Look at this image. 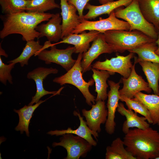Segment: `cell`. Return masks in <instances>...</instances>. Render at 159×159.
Returning <instances> with one entry per match:
<instances>
[{
    "label": "cell",
    "instance_id": "cell-1",
    "mask_svg": "<svg viewBox=\"0 0 159 159\" xmlns=\"http://www.w3.org/2000/svg\"><path fill=\"white\" fill-rule=\"evenodd\" d=\"M53 14L23 11L1 16L3 27L0 37L3 39L12 34H19L24 41L39 38L40 33L36 29L41 22L48 21Z\"/></svg>",
    "mask_w": 159,
    "mask_h": 159
},
{
    "label": "cell",
    "instance_id": "cell-2",
    "mask_svg": "<svg viewBox=\"0 0 159 159\" xmlns=\"http://www.w3.org/2000/svg\"><path fill=\"white\" fill-rule=\"evenodd\" d=\"M123 141L126 149L136 159L159 157V132L150 127L130 129Z\"/></svg>",
    "mask_w": 159,
    "mask_h": 159
},
{
    "label": "cell",
    "instance_id": "cell-3",
    "mask_svg": "<svg viewBox=\"0 0 159 159\" xmlns=\"http://www.w3.org/2000/svg\"><path fill=\"white\" fill-rule=\"evenodd\" d=\"M103 34L113 52L129 51L145 43L156 41L137 30H110Z\"/></svg>",
    "mask_w": 159,
    "mask_h": 159
},
{
    "label": "cell",
    "instance_id": "cell-4",
    "mask_svg": "<svg viewBox=\"0 0 159 159\" xmlns=\"http://www.w3.org/2000/svg\"><path fill=\"white\" fill-rule=\"evenodd\" d=\"M122 7L115 10V14L117 18L124 20L129 24V31L137 30L152 39L157 40L158 32L154 26L148 22L143 15L137 0H133L125 8Z\"/></svg>",
    "mask_w": 159,
    "mask_h": 159
},
{
    "label": "cell",
    "instance_id": "cell-5",
    "mask_svg": "<svg viewBox=\"0 0 159 159\" xmlns=\"http://www.w3.org/2000/svg\"><path fill=\"white\" fill-rule=\"evenodd\" d=\"M82 53H79L76 61L73 67L64 74L55 78L53 82L62 85L68 84L76 87L81 92L86 100V102L90 106L95 104V96L90 92L89 87L93 85L95 82L91 79L88 82L82 77V68L81 65Z\"/></svg>",
    "mask_w": 159,
    "mask_h": 159
},
{
    "label": "cell",
    "instance_id": "cell-6",
    "mask_svg": "<svg viewBox=\"0 0 159 159\" xmlns=\"http://www.w3.org/2000/svg\"><path fill=\"white\" fill-rule=\"evenodd\" d=\"M130 26L126 21L120 20L116 17L114 10L106 19L100 17L96 21L80 19V23L71 33L79 34L85 31H96L104 33L110 30H129Z\"/></svg>",
    "mask_w": 159,
    "mask_h": 159
},
{
    "label": "cell",
    "instance_id": "cell-7",
    "mask_svg": "<svg viewBox=\"0 0 159 159\" xmlns=\"http://www.w3.org/2000/svg\"><path fill=\"white\" fill-rule=\"evenodd\" d=\"M59 140V142H54L52 146L54 147L60 146L64 148L67 152L65 159H79L80 157H85L92 146L84 138L71 133L62 135Z\"/></svg>",
    "mask_w": 159,
    "mask_h": 159
},
{
    "label": "cell",
    "instance_id": "cell-8",
    "mask_svg": "<svg viewBox=\"0 0 159 159\" xmlns=\"http://www.w3.org/2000/svg\"><path fill=\"white\" fill-rule=\"evenodd\" d=\"M52 44L49 50H43L37 53L38 59L44 61L46 64L54 63L61 65L66 71L69 70L75 63L76 60L72 57L75 53L74 47L69 46L65 49H59Z\"/></svg>",
    "mask_w": 159,
    "mask_h": 159
},
{
    "label": "cell",
    "instance_id": "cell-9",
    "mask_svg": "<svg viewBox=\"0 0 159 159\" xmlns=\"http://www.w3.org/2000/svg\"><path fill=\"white\" fill-rule=\"evenodd\" d=\"M134 53L130 52L126 56L117 55L110 59H106L104 61H98L92 65L96 69L107 70L114 73H117L123 77L127 78L130 76L133 64L131 59L134 57Z\"/></svg>",
    "mask_w": 159,
    "mask_h": 159
},
{
    "label": "cell",
    "instance_id": "cell-10",
    "mask_svg": "<svg viewBox=\"0 0 159 159\" xmlns=\"http://www.w3.org/2000/svg\"><path fill=\"white\" fill-rule=\"evenodd\" d=\"M135 65L134 63L129 77L127 78L122 77L120 80L123 84L122 88L119 90L120 96L132 99L138 92L144 91L150 93L152 92L148 83L136 72Z\"/></svg>",
    "mask_w": 159,
    "mask_h": 159
},
{
    "label": "cell",
    "instance_id": "cell-11",
    "mask_svg": "<svg viewBox=\"0 0 159 159\" xmlns=\"http://www.w3.org/2000/svg\"><path fill=\"white\" fill-rule=\"evenodd\" d=\"M113 52L110 44L106 41L103 33H100L93 41L91 47L82 53L81 65L83 74L91 69L92 62L100 54Z\"/></svg>",
    "mask_w": 159,
    "mask_h": 159
},
{
    "label": "cell",
    "instance_id": "cell-12",
    "mask_svg": "<svg viewBox=\"0 0 159 159\" xmlns=\"http://www.w3.org/2000/svg\"><path fill=\"white\" fill-rule=\"evenodd\" d=\"M58 72L57 69L52 67H39L27 73V78L33 80L35 82L36 87V94L32 97V100L28 105H32L34 103H38L40 99L45 95L50 94H59L62 89L57 91H49L45 90L43 85L44 80L49 75L57 74Z\"/></svg>",
    "mask_w": 159,
    "mask_h": 159
},
{
    "label": "cell",
    "instance_id": "cell-13",
    "mask_svg": "<svg viewBox=\"0 0 159 159\" xmlns=\"http://www.w3.org/2000/svg\"><path fill=\"white\" fill-rule=\"evenodd\" d=\"M92 105L89 110H82V115L86 119L89 127L93 131L99 133L101 131V125L106 123L108 116V111L104 101L98 100Z\"/></svg>",
    "mask_w": 159,
    "mask_h": 159
},
{
    "label": "cell",
    "instance_id": "cell-14",
    "mask_svg": "<svg viewBox=\"0 0 159 159\" xmlns=\"http://www.w3.org/2000/svg\"><path fill=\"white\" fill-rule=\"evenodd\" d=\"M108 82L110 90L107 93V107L108 116L105 127L106 132L109 135H112L114 132L116 125L115 121V113L119 104L120 96L119 89L121 82L120 80L115 83L112 81L108 80Z\"/></svg>",
    "mask_w": 159,
    "mask_h": 159
},
{
    "label": "cell",
    "instance_id": "cell-15",
    "mask_svg": "<svg viewBox=\"0 0 159 159\" xmlns=\"http://www.w3.org/2000/svg\"><path fill=\"white\" fill-rule=\"evenodd\" d=\"M96 31H85L79 34L71 33L63 37L60 41L54 43V45L65 43L74 45L75 53H83L87 51L90 48V43L93 42L100 33Z\"/></svg>",
    "mask_w": 159,
    "mask_h": 159
},
{
    "label": "cell",
    "instance_id": "cell-16",
    "mask_svg": "<svg viewBox=\"0 0 159 159\" xmlns=\"http://www.w3.org/2000/svg\"><path fill=\"white\" fill-rule=\"evenodd\" d=\"M61 15L62 18V39L72 33L74 28L80 23V18L77 14V11L73 5L67 0H60Z\"/></svg>",
    "mask_w": 159,
    "mask_h": 159
},
{
    "label": "cell",
    "instance_id": "cell-17",
    "mask_svg": "<svg viewBox=\"0 0 159 159\" xmlns=\"http://www.w3.org/2000/svg\"><path fill=\"white\" fill-rule=\"evenodd\" d=\"M62 21V17L59 13L53 14L47 23L41 24L36 28V30L40 33L39 38L46 37L51 42H58L61 39Z\"/></svg>",
    "mask_w": 159,
    "mask_h": 159
},
{
    "label": "cell",
    "instance_id": "cell-18",
    "mask_svg": "<svg viewBox=\"0 0 159 159\" xmlns=\"http://www.w3.org/2000/svg\"><path fill=\"white\" fill-rule=\"evenodd\" d=\"M73 114L75 115H77L80 120V125L77 128L73 130L69 127L66 130H51L48 132L47 133L52 135H55L56 136L62 135L67 133L75 134L86 140L92 146H96L97 145V142L93 139L92 135L97 140V138L98 137V133L93 131L89 127L86 122L83 120V117L81 116L79 111L77 112L74 111Z\"/></svg>",
    "mask_w": 159,
    "mask_h": 159
},
{
    "label": "cell",
    "instance_id": "cell-19",
    "mask_svg": "<svg viewBox=\"0 0 159 159\" xmlns=\"http://www.w3.org/2000/svg\"><path fill=\"white\" fill-rule=\"evenodd\" d=\"M117 111L126 117V120L122 127V131L125 134L128 132L130 128L145 129L150 127L149 123L146 121L147 119L144 117H140L132 110L126 109L122 102L119 103Z\"/></svg>",
    "mask_w": 159,
    "mask_h": 159
},
{
    "label": "cell",
    "instance_id": "cell-20",
    "mask_svg": "<svg viewBox=\"0 0 159 159\" xmlns=\"http://www.w3.org/2000/svg\"><path fill=\"white\" fill-rule=\"evenodd\" d=\"M134 0H117L109 2L100 6H95L88 3L85 9L88 10L82 18L86 19H95L104 14H108L116 9L123 6H127Z\"/></svg>",
    "mask_w": 159,
    "mask_h": 159
},
{
    "label": "cell",
    "instance_id": "cell-21",
    "mask_svg": "<svg viewBox=\"0 0 159 159\" xmlns=\"http://www.w3.org/2000/svg\"><path fill=\"white\" fill-rule=\"evenodd\" d=\"M140 10L145 19L159 32V0H137Z\"/></svg>",
    "mask_w": 159,
    "mask_h": 159
},
{
    "label": "cell",
    "instance_id": "cell-22",
    "mask_svg": "<svg viewBox=\"0 0 159 159\" xmlns=\"http://www.w3.org/2000/svg\"><path fill=\"white\" fill-rule=\"evenodd\" d=\"M142 103L150 114L153 125H159V95L138 92L133 99Z\"/></svg>",
    "mask_w": 159,
    "mask_h": 159
},
{
    "label": "cell",
    "instance_id": "cell-23",
    "mask_svg": "<svg viewBox=\"0 0 159 159\" xmlns=\"http://www.w3.org/2000/svg\"><path fill=\"white\" fill-rule=\"evenodd\" d=\"M92 78L95 83V91L97 93L95 101L101 100L105 101L107 97V88L108 87L106 81L110 75L115 73L105 70H99L92 68Z\"/></svg>",
    "mask_w": 159,
    "mask_h": 159
},
{
    "label": "cell",
    "instance_id": "cell-24",
    "mask_svg": "<svg viewBox=\"0 0 159 159\" xmlns=\"http://www.w3.org/2000/svg\"><path fill=\"white\" fill-rule=\"evenodd\" d=\"M157 48L155 41L145 43L129 52L138 55L135 57V64L143 61L159 63V56L155 53Z\"/></svg>",
    "mask_w": 159,
    "mask_h": 159
},
{
    "label": "cell",
    "instance_id": "cell-25",
    "mask_svg": "<svg viewBox=\"0 0 159 159\" xmlns=\"http://www.w3.org/2000/svg\"><path fill=\"white\" fill-rule=\"evenodd\" d=\"M138 63L142 67L149 87L155 94L159 95V63L146 61Z\"/></svg>",
    "mask_w": 159,
    "mask_h": 159
},
{
    "label": "cell",
    "instance_id": "cell-26",
    "mask_svg": "<svg viewBox=\"0 0 159 159\" xmlns=\"http://www.w3.org/2000/svg\"><path fill=\"white\" fill-rule=\"evenodd\" d=\"M45 100H40L34 105H25L19 110L14 109V111L18 114L19 118V123L15 128V130L20 131L21 134L23 133L25 131L26 135L29 137V126L33 113L35 109Z\"/></svg>",
    "mask_w": 159,
    "mask_h": 159
},
{
    "label": "cell",
    "instance_id": "cell-27",
    "mask_svg": "<svg viewBox=\"0 0 159 159\" xmlns=\"http://www.w3.org/2000/svg\"><path fill=\"white\" fill-rule=\"evenodd\" d=\"M123 141L117 138L106 149V159H136L124 148Z\"/></svg>",
    "mask_w": 159,
    "mask_h": 159
},
{
    "label": "cell",
    "instance_id": "cell-28",
    "mask_svg": "<svg viewBox=\"0 0 159 159\" xmlns=\"http://www.w3.org/2000/svg\"><path fill=\"white\" fill-rule=\"evenodd\" d=\"M43 46L40 45L39 40L37 41L34 40L28 41L26 44L20 55L17 58L13 60L9 61L8 62L14 63L15 64L19 63L21 67L25 65H28V61L30 57L35 56L39 52Z\"/></svg>",
    "mask_w": 159,
    "mask_h": 159
},
{
    "label": "cell",
    "instance_id": "cell-29",
    "mask_svg": "<svg viewBox=\"0 0 159 159\" xmlns=\"http://www.w3.org/2000/svg\"><path fill=\"white\" fill-rule=\"evenodd\" d=\"M30 0H0L2 12L5 14L25 11Z\"/></svg>",
    "mask_w": 159,
    "mask_h": 159
},
{
    "label": "cell",
    "instance_id": "cell-30",
    "mask_svg": "<svg viewBox=\"0 0 159 159\" xmlns=\"http://www.w3.org/2000/svg\"><path fill=\"white\" fill-rule=\"evenodd\" d=\"M60 7L59 5L55 2V0H30L26 11L44 13L48 10Z\"/></svg>",
    "mask_w": 159,
    "mask_h": 159
},
{
    "label": "cell",
    "instance_id": "cell-31",
    "mask_svg": "<svg viewBox=\"0 0 159 159\" xmlns=\"http://www.w3.org/2000/svg\"><path fill=\"white\" fill-rule=\"evenodd\" d=\"M120 100L124 102L128 109L134 111L144 117L149 124H152L153 121L150 112L146 107L140 102L126 97L120 96Z\"/></svg>",
    "mask_w": 159,
    "mask_h": 159
},
{
    "label": "cell",
    "instance_id": "cell-32",
    "mask_svg": "<svg viewBox=\"0 0 159 159\" xmlns=\"http://www.w3.org/2000/svg\"><path fill=\"white\" fill-rule=\"evenodd\" d=\"M15 64L9 63V64H5L0 57V81L3 84L6 85L7 81L13 84L12 77L11 72L14 68Z\"/></svg>",
    "mask_w": 159,
    "mask_h": 159
},
{
    "label": "cell",
    "instance_id": "cell-33",
    "mask_svg": "<svg viewBox=\"0 0 159 159\" xmlns=\"http://www.w3.org/2000/svg\"><path fill=\"white\" fill-rule=\"evenodd\" d=\"M69 4L74 6L77 9L79 15L81 19L83 16V11L85 7L90 0H67Z\"/></svg>",
    "mask_w": 159,
    "mask_h": 159
},
{
    "label": "cell",
    "instance_id": "cell-34",
    "mask_svg": "<svg viewBox=\"0 0 159 159\" xmlns=\"http://www.w3.org/2000/svg\"><path fill=\"white\" fill-rule=\"evenodd\" d=\"M155 43L158 46V48L155 51V53L159 56V32H158V35L157 39L155 41Z\"/></svg>",
    "mask_w": 159,
    "mask_h": 159
},
{
    "label": "cell",
    "instance_id": "cell-35",
    "mask_svg": "<svg viewBox=\"0 0 159 159\" xmlns=\"http://www.w3.org/2000/svg\"><path fill=\"white\" fill-rule=\"evenodd\" d=\"M0 56L2 55L6 57L8 56V55L6 53L5 51L2 48L1 46V43L0 44Z\"/></svg>",
    "mask_w": 159,
    "mask_h": 159
},
{
    "label": "cell",
    "instance_id": "cell-36",
    "mask_svg": "<svg viewBox=\"0 0 159 159\" xmlns=\"http://www.w3.org/2000/svg\"><path fill=\"white\" fill-rule=\"evenodd\" d=\"M100 3L102 4H103L112 1H114V0H98Z\"/></svg>",
    "mask_w": 159,
    "mask_h": 159
},
{
    "label": "cell",
    "instance_id": "cell-37",
    "mask_svg": "<svg viewBox=\"0 0 159 159\" xmlns=\"http://www.w3.org/2000/svg\"><path fill=\"white\" fill-rule=\"evenodd\" d=\"M156 159H159V157L157 158Z\"/></svg>",
    "mask_w": 159,
    "mask_h": 159
}]
</instances>
